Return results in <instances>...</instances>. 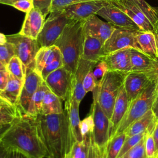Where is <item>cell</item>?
<instances>
[{
    "label": "cell",
    "instance_id": "cell-1",
    "mask_svg": "<svg viewBox=\"0 0 158 158\" xmlns=\"http://www.w3.org/2000/svg\"><path fill=\"white\" fill-rule=\"evenodd\" d=\"M0 146L28 158H49L37 117L18 116L0 138Z\"/></svg>",
    "mask_w": 158,
    "mask_h": 158
},
{
    "label": "cell",
    "instance_id": "cell-2",
    "mask_svg": "<svg viewBox=\"0 0 158 158\" xmlns=\"http://www.w3.org/2000/svg\"><path fill=\"white\" fill-rule=\"evenodd\" d=\"M49 158H64L75 142L67 112L37 116Z\"/></svg>",
    "mask_w": 158,
    "mask_h": 158
},
{
    "label": "cell",
    "instance_id": "cell-3",
    "mask_svg": "<svg viewBox=\"0 0 158 158\" xmlns=\"http://www.w3.org/2000/svg\"><path fill=\"white\" fill-rule=\"evenodd\" d=\"M83 23L84 20H71L54 44L61 52L63 66L73 74L81 56L85 38Z\"/></svg>",
    "mask_w": 158,
    "mask_h": 158
},
{
    "label": "cell",
    "instance_id": "cell-4",
    "mask_svg": "<svg viewBox=\"0 0 158 158\" xmlns=\"http://www.w3.org/2000/svg\"><path fill=\"white\" fill-rule=\"evenodd\" d=\"M110 2L128 15L142 31H153L158 20V7L145 0H110Z\"/></svg>",
    "mask_w": 158,
    "mask_h": 158
},
{
    "label": "cell",
    "instance_id": "cell-5",
    "mask_svg": "<svg viewBox=\"0 0 158 158\" xmlns=\"http://www.w3.org/2000/svg\"><path fill=\"white\" fill-rule=\"evenodd\" d=\"M126 75L109 70L101 82L96 87L99 104L109 120L111 118L117 97L123 84Z\"/></svg>",
    "mask_w": 158,
    "mask_h": 158
},
{
    "label": "cell",
    "instance_id": "cell-6",
    "mask_svg": "<svg viewBox=\"0 0 158 158\" xmlns=\"http://www.w3.org/2000/svg\"><path fill=\"white\" fill-rule=\"evenodd\" d=\"M155 96L156 81L154 80L136 98L129 104L127 111L114 135L123 133L132 123L151 109Z\"/></svg>",
    "mask_w": 158,
    "mask_h": 158
},
{
    "label": "cell",
    "instance_id": "cell-7",
    "mask_svg": "<svg viewBox=\"0 0 158 158\" xmlns=\"http://www.w3.org/2000/svg\"><path fill=\"white\" fill-rule=\"evenodd\" d=\"M49 14L36 39L40 48L54 45L66 25L71 20L61 11L51 12Z\"/></svg>",
    "mask_w": 158,
    "mask_h": 158
},
{
    "label": "cell",
    "instance_id": "cell-8",
    "mask_svg": "<svg viewBox=\"0 0 158 158\" xmlns=\"http://www.w3.org/2000/svg\"><path fill=\"white\" fill-rule=\"evenodd\" d=\"M6 36V41L13 45L15 55L22 61L27 71L34 70L35 57L40 49L37 40L23 36L19 33Z\"/></svg>",
    "mask_w": 158,
    "mask_h": 158
},
{
    "label": "cell",
    "instance_id": "cell-9",
    "mask_svg": "<svg viewBox=\"0 0 158 158\" xmlns=\"http://www.w3.org/2000/svg\"><path fill=\"white\" fill-rule=\"evenodd\" d=\"M129 48L142 51L136 38V31L115 28L102 46L101 57L118 50Z\"/></svg>",
    "mask_w": 158,
    "mask_h": 158
},
{
    "label": "cell",
    "instance_id": "cell-10",
    "mask_svg": "<svg viewBox=\"0 0 158 158\" xmlns=\"http://www.w3.org/2000/svg\"><path fill=\"white\" fill-rule=\"evenodd\" d=\"M90 112L94 120L93 138L95 143L99 147L107 144L110 136L109 119L100 106L97 96L96 88L93 91V103Z\"/></svg>",
    "mask_w": 158,
    "mask_h": 158
},
{
    "label": "cell",
    "instance_id": "cell-11",
    "mask_svg": "<svg viewBox=\"0 0 158 158\" xmlns=\"http://www.w3.org/2000/svg\"><path fill=\"white\" fill-rule=\"evenodd\" d=\"M73 74L64 66L51 73L44 80L49 89L65 101L73 93Z\"/></svg>",
    "mask_w": 158,
    "mask_h": 158
},
{
    "label": "cell",
    "instance_id": "cell-12",
    "mask_svg": "<svg viewBox=\"0 0 158 158\" xmlns=\"http://www.w3.org/2000/svg\"><path fill=\"white\" fill-rule=\"evenodd\" d=\"M43 79L34 70L27 71L25 81L15 110L19 116L27 115L32 97Z\"/></svg>",
    "mask_w": 158,
    "mask_h": 158
},
{
    "label": "cell",
    "instance_id": "cell-13",
    "mask_svg": "<svg viewBox=\"0 0 158 158\" xmlns=\"http://www.w3.org/2000/svg\"><path fill=\"white\" fill-rule=\"evenodd\" d=\"M116 28L131 31H142L139 27L124 12L114 6L110 2L102 7L97 13Z\"/></svg>",
    "mask_w": 158,
    "mask_h": 158
},
{
    "label": "cell",
    "instance_id": "cell-14",
    "mask_svg": "<svg viewBox=\"0 0 158 158\" xmlns=\"http://www.w3.org/2000/svg\"><path fill=\"white\" fill-rule=\"evenodd\" d=\"M109 3V0H94L79 2L64 8L61 12L70 20H83Z\"/></svg>",
    "mask_w": 158,
    "mask_h": 158
},
{
    "label": "cell",
    "instance_id": "cell-15",
    "mask_svg": "<svg viewBox=\"0 0 158 158\" xmlns=\"http://www.w3.org/2000/svg\"><path fill=\"white\" fill-rule=\"evenodd\" d=\"M153 73L131 72L124 78L123 87L126 91L128 105L136 98L154 80Z\"/></svg>",
    "mask_w": 158,
    "mask_h": 158
},
{
    "label": "cell",
    "instance_id": "cell-16",
    "mask_svg": "<svg viewBox=\"0 0 158 158\" xmlns=\"http://www.w3.org/2000/svg\"><path fill=\"white\" fill-rule=\"evenodd\" d=\"M115 28L110 23L101 20L96 14L84 20L85 35L99 39L103 44L111 35Z\"/></svg>",
    "mask_w": 158,
    "mask_h": 158
},
{
    "label": "cell",
    "instance_id": "cell-17",
    "mask_svg": "<svg viewBox=\"0 0 158 158\" xmlns=\"http://www.w3.org/2000/svg\"><path fill=\"white\" fill-rule=\"evenodd\" d=\"M130 49V48L118 50L103 56L100 60L107 64L109 71L127 74L131 72Z\"/></svg>",
    "mask_w": 158,
    "mask_h": 158
},
{
    "label": "cell",
    "instance_id": "cell-18",
    "mask_svg": "<svg viewBox=\"0 0 158 158\" xmlns=\"http://www.w3.org/2000/svg\"><path fill=\"white\" fill-rule=\"evenodd\" d=\"M45 19L38 9L33 7L26 13L19 33L28 38L36 40L43 28Z\"/></svg>",
    "mask_w": 158,
    "mask_h": 158
},
{
    "label": "cell",
    "instance_id": "cell-19",
    "mask_svg": "<svg viewBox=\"0 0 158 158\" xmlns=\"http://www.w3.org/2000/svg\"><path fill=\"white\" fill-rule=\"evenodd\" d=\"M128 107V100L123 84L117 97L114 106L112 116L109 120V139L115 135L119 125L120 124L124 115L127 111Z\"/></svg>",
    "mask_w": 158,
    "mask_h": 158
},
{
    "label": "cell",
    "instance_id": "cell-20",
    "mask_svg": "<svg viewBox=\"0 0 158 158\" xmlns=\"http://www.w3.org/2000/svg\"><path fill=\"white\" fill-rule=\"evenodd\" d=\"M97 62L80 58L77 70L73 74V97L79 103L86 94L83 87V81L87 73L92 70Z\"/></svg>",
    "mask_w": 158,
    "mask_h": 158
},
{
    "label": "cell",
    "instance_id": "cell-21",
    "mask_svg": "<svg viewBox=\"0 0 158 158\" xmlns=\"http://www.w3.org/2000/svg\"><path fill=\"white\" fill-rule=\"evenodd\" d=\"M80 104L73 97V93L70 94L64 101V110L67 112L70 128L75 141H81L83 137L80 129V116L79 106Z\"/></svg>",
    "mask_w": 158,
    "mask_h": 158
},
{
    "label": "cell",
    "instance_id": "cell-22",
    "mask_svg": "<svg viewBox=\"0 0 158 158\" xmlns=\"http://www.w3.org/2000/svg\"><path fill=\"white\" fill-rule=\"evenodd\" d=\"M130 56L131 72L146 73H154L157 59H153L142 51L132 48H130Z\"/></svg>",
    "mask_w": 158,
    "mask_h": 158
},
{
    "label": "cell",
    "instance_id": "cell-23",
    "mask_svg": "<svg viewBox=\"0 0 158 158\" xmlns=\"http://www.w3.org/2000/svg\"><path fill=\"white\" fill-rule=\"evenodd\" d=\"M24 81L17 79L9 75V78L5 88L0 93V99L7 105L15 109Z\"/></svg>",
    "mask_w": 158,
    "mask_h": 158
},
{
    "label": "cell",
    "instance_id": "cell-24",
    "mask_svg": "<svg viewBox=\"0 0 158 158\" xmlns=\"http://www.w3.org/2000/svg\"><path fill=\"white\" fill-rule=\"evenodd\" d=\"M60 57H62L61 52L56 45L40 48L35 57L34 70L40 75L42 70L46 66Z\"/></svg>",
    "mask_w": 158,
    "mask_h": 158
},
{
    "label": "cell",
    "instance_id": "cell-25",
    "mask_svg": "<svg viewBox=\"0 0 158 158\" xmlns=\"http://www.w3.org/2000/svg\"><path fill=\"white\" fill-rule=\"evenodd\" d=\"M157 121L152 109H150L143 117L132 123L124 132L127 137H129L145 132L148 129L154 130Z\"/></svg>",
    "mask_w": 158,
    "mask_h": 158
},
{
    "label": "cell",
    "instance_id": "cell-26",
    "mask_svg": "<svg viewBox=\"0 0 158 158\" xmlns=\"http://www.w3.org/2000/svg\"><path fill=\"white\" fill-rule=\"evenodd\" d=\"M103 43L98 38L85 35L81 57L87 60L98 62L101 58Z\"/></svg>",
    "mask_w": 158,
    "mask_h": 158
},
{
    "label": "cell",
    "instance_id": "cell-27",
    "mask_svg": "<svg viewBox=\"0 0 158 158\" xmlns=\"http://www.w3.org/2000/svg\"><path fill=\"white\" fill-rule=\"evenodd\" d=\"M136 38L142 51L153 59H157V45L152 32L146 31H136Z\"/></svg>",
    "mask_w": 158,
    "mask_h": 158
},
{
    "label": "cell",
    "instance_id": "cell-28",
    "mask_svg": "<svg viewBox=\"0 0 158 158\" xmlns=\"http://www.w3.org/2000/svg\"><path fill=\"white\" fill-rule=\"evenodd\" d=\"M64 109L62 99L49 89L46 92L42 104L41 114L44 115L61 114Z\"/></svg>",
    "mask_w": 158,
    "mask_h": 158
},
{
    "label": "cell",
    "instance_id": "cell-29",
    "mask_svg": "<svg viewBox=\"0 0 158 158\" xmlns=\"http://www.w3.org/2000/svg\"><path fill=\"white\" fill-rule=\"evenodd\" d=\"M48 89L49 88L44 81L42 80L32 97L27 115L36 117L41 114L43 102Z\"/></svg>",
    "mask_w": 158,
    "mask_h": 158
},
{
    "label": "cell",
    "instance_id": "cell-30",
    "mask_svg": "<svg viewBox=\"0 0 158 158\" xmlns=\"http://www.w3.org/2000/svg\"><path fill=\"white\" fill-rule=\"evenodd\" d=\"M85 135L81 141H75L70 151V158H88L89 155L91 135Z\"/></svg>",
    "mask_w": 158,
    "mask_h": 158
},
{
    "label": "cell",
    "instance_id": "cell-31",
    "mask_svg": "<svg viewBox=\"0 0 158 158\" xmlns=\"http://www.w3.org/2000/svg\"><path fill=\"white\" fill-rule=\"evenodd\" d=\"M6 67V70L10 75L19 80H25L27 70L17 56H14Z\"/></svg>",
    "mask_w": 158,
    "mask_h": 158
},
{
    "label": "cell",
    "instance_id": "cell-32",
    "mask_svg": "<svg viewBox=\"0 0 158 158\" xmlns=\"http://www.w3.org/2000/svg\"><path fill=\"white\" fill-rule=\"evenodd\" d=\"M127 138L125 132L111 137L107 143V158H117Z\"/></svg>",
    "mask_w": 158,
    "mask_h": 158
},
{
    "label": "cell",
    "instance_id": "cell-33",
    "mask_svg": "<svg viewBox=\"0 0 158 158\" xmlns=\"http://www.w3.org/2000/svg\"><path fill=\"white\" fill-rule=\"evenodd\" d=\"M146 133V131L131 136L127 137L117 158H120L125 152H127L130 149L133 148L137 143H138L144 137Z\"/></svg>",
    "mask_w": 158,
    "mask_h": 158
},
{
    "label": "cell",
    "instance_id": "cell-34",
    "mask_svg": "<svg viewBox=\"0 0 158 158\" xmlns=\"http://www.w3.org/2000/svg\"><path fill=\"white\" fill-rule=\"evenodd\" d=\"M144 142V137L133 148L125 152L120 158H146Z\"/></svg>",
    "mask_w": 158,
    "mask_h": 158
},
{
    "label": "cell",
    "instance_id": "cell-35",
    "mask_svg": "<svg viewBox=\"0 0 158 158\" xmlns=\"http://www.w3.org/2000/svg\"><path fill=\"white\" fill-rule=\"evenodd\" d=\"M18 116L14 108L8 106L4 107L0 109V125L11 124Z\"/></svg>",
    "mask_w": 158,
    "mask_h": 158
},
{
    "label": "cell",
    "instance_id": "cell-36",
    "mask_svg": "<svg viewBox=\"0 0 158 158\" xmlns=\"http://www.w3.org/2000/svg\"><path fill=\"white\" fill-rule=\"evenodd\" d=\"M15 56L14 48L9 43H0V62L6 66L11 58Z\"/></svg>",
    "mask_w": 158,
    "mask_h": 158
},
{
    "label": "cell",
    "instance_id": "cell-37",
    "mask_svg": "<svg viewBox=\"0 0 158 158\" xmlns=\"http://www.w3.org/2000/svg\"><path fill=\"white\" fill-rule=\"evenodd\" d=\"M152 133L153 131L147 130L144 136V146L146 158H157Z\"/></svg>",
    "mask_w": 158,
    "mask_h": 158
},
{
    "label": "cell",
    "instance_id": "cell-38",
    "mask_svg": "<svg viewBox=\"0 0 158 158\" xmlns=\"http://www.w3.org/2000/svg\"><path fill=\"white\" fill-rule=\"evenodd\" d=\"M107 144L99 147L96 145L93 138V133L91 135V144L88 158H107Z\"/></svg>",
    "mask_w": 158,
    "mask_h": 158
},
{
    "label": "cell",
    "instance_id": "cell-39",
    "mask_svg": "<svg viewBox=\"0 0 158 158\" xmlns=\"http://www.w3.org/2000/svg\"><path fill=\"white\" fill-rule=\"evenodd\" d=\"M108 71L107 64L104 60H100L96 64L92 72L97 85L101 82L104 75Z\"/></svg>",
    "mask_w": 158,
    "mask_h": 158
},
{
    "label": "cell",
    "instance_id": "cell-40",
    "mask_svg": "<svg viewBox=\"0 0 158 158\" xmlns=\"http://www.w3.org/2000/svg\"><path fill=\"white\" fill-rule=\"evenodd\" d=\"M94 127V124L93 117L92 114L89 112L88 116L81 120L80 123V129L82 137L93 133Z\"/></svg>",
    "mask_w": 158,
    "mask_h": 158
},
{
    "label": "cell",
    "instance_id": "cell-41",
    "mask_svg": "<svg viewBox=\"0 0 158 158\" xmlns=\"http://www.w3.org/2000/svg\"><path fill=\"white\" fill-rule=\"evenodd\" d=\"M88 1L94 0H52L50 12L61 11L64 8L69 6Z\"/></svg>",
    "mask_w": 158,
    "mask_h": 158
},
{
    "label": "cell",
    "instance_id": "cell-42",
    "mask_svg": "<svg viewBox=\"0 0 158 158\" xmlns=\"http://www.w3.org/2000/svg\"><path fill=\"white\" fill-rule=\"evenodd\" d=\"M63 66L62 57H60L56 60H54L52 63L46 66L41 71L40 73V77L44 80L51 73L57 70V69Z\"/></svg>",
    "mask_w": 158,
    "mask_h": 158
},
{
    "label": "cell",
    "instance_id": "cell-43",
    "mask_svg": "<svg viewBox=\"0 0 158 158\" xmlns=\"http://www.w3.org/2000/svg\"><path fill=\"white\" fill-rule=\"evenodd\" d=\"M33 7L38 9L43 16L46 18V15L50 13L52 0H32Z\"/></svg>",
    "mask_w": 158,
    "mask_h": 158
},
{
    "label": "cell",
    "instance_id": "cell-44",
    "mask_svg": "<svg viewBox=\"0 0 158 158\" xmlns=\"http://www.w3.org/2000/svg\"><path fill=\"white\" fill-rule=\"evenodd\" d=\"M92 70L89 71L87 73V75L84 78V80L83 81V87L86 93L91 91L93 92V91L97 86Z\"/></svg>",
    "mask_w": 158,
    "mask_h": 158
},
{
    "label": "cell",
    "instance_id": "cell-45",
    "mask_svg": "<svg viewBox=\"0 0 158 158\" xmlns=\"http://www.w3.org/2000/svg\"><path fill=\"white\" fill-rule=\"evenodd\" d=\"M12 6L17 10L27 13L33 7V4L32 0H18Z\"/></svg>",
    "mask_w": 158,
    "mask_h": 158
},
{
    "label": "cell",
    "instance_id": "cell-46",
    "mask_svg": "<svg viewBox=\"0 0 158 158\" xmlns=\"http://www.w3.org/2000/svg\"><path fill=\"white\" fill-rule=\"evenodd\" d=\"M9 78V73L6 70H0V93L4 89Z\"/></svg>",
    "mask_w": 158,
    "mask_h": 158
},
{
    "label": "cell",
    "instance_id": "cell-47",
    "mask_svg": "<svg viewBox=\"0 0 158 158\" xmlns=\"http://www.w3.org/2000/svg\"><path fill=\"white\" fill-rule=\"evenodd\" d=\"M152 135H153V138H154V140L155 145H156V156H157V157L158 158V120L157 121L156 125L153 130Z\"/></svg>",
    "mask_w": 158,
    "mask_h": 158
},
{
    "label": "cell",
    "instance_id": "cell-48",
    "mask_svg": "<svg viewBox=\"0 0 158 158\" xmlns=\"http://www.w3.org/2000/svg\"><path fill=\"white\" fill-rule=\"evenodd\" d=\"M152 110L155 115L156 118L158 120V93L156 94L155 99L152 106Z\"/></svg>",
    "mask_w": 158,
    "mask_h": 158
},
{
    "label": "cell",
    "instance_id": "cell-49",
    "mask_svg": "<svg viewBox=\"0 0 158 158\" xmlns=\"http://www.w3.org/2000/svg\"><path fill=\"white\" fill-rule=\"evenodd\" d=\"M154 79L156 81V94L158 93V59L156 60V66L153 73Z\"/></svg>",
    "mask_w": 158,
    "mask_h": 158
},
{
    "label": "cell",
    "instance_id": "cell-50",
    "mask_svg": "<svg viewBox=\"0 0 158 158\" xmlns=\"http://www.w3.org/2000/svg\"><path fill=\"white\" fill-rule=\"evenodd\" d=\"M10 151L0 146V158H9Z\"/></svg>",
    "mask_w": 158,
    "mask_h": 158
},
{
    "label": "cell",
    "instance_id": "cell-51",
    "mask_svg": "<svg viewBox=\"0 0 158 158\" xmlns=\"http://www.w3.org/2000/svg\"><path fill=\"white\" fill-rule=\"evenodd\" d=\"M152 33L155 36V39H156V41L157 52V57H158V20L156 22V23H155V25L154 26V30H153Z\"/></svg>",
    "mask_w": 158,
    "mask_h": 158
},
{
    "label": "cell",
    "instance_id": "cell-52",
    "mask_svg": "<svg viewBox=\"0 0 158 158\" xmlns=\"http://www.w3.org/2000/svg\"><path fill=\"white\" fill-rule=\"evenodd\" d=\"M9 158H28V157L19 152L10 151Z\"/></svg>",
    "mask_w": 158,
    "mask_h": 158
},
{
    "label": "cell",
    "instance_id": "cell-53",
    "mask_svg": "<svg viewBox=\"0 0 158 158\" xmlns=\"http://www.w3.org/2000/svg\"><path fill=\"white\" fill-rule=\"evenodd\" d=\"M10 125H0V138L2 136V135L6 131V130L9 128L10 127ZM1 143V141H0Z\"/></svg>",
    "mask_w": 158,
    "mask_h": 158
},
{
    "label": "cell",
    "instance_id": "cell-54",
    "mask_svg": "<svg viewBox=\"0 0 158 158\" xmlns=\"http://www.w3.org/2000/svg\"><path fill=\"white\" fill-rule=\"evenodd\" d=\"M17 1L18 0H0V4H3L12 6L13 4Z\"/></svg>",
    "mask_w": 158,
    "mask_h": 158
},
{
    "label": "cell",
    "instance_id": "cell-55",
    "mask_svg": "<svg viewBox=\"0 0 158 158\" xmlns=\"http://www.w3.org/2000/svg\"><path fill=\"white\" fill-rule=\"evenodd\" d=\"M6 42V36L4 34L0 33V43H4Z\"/></svg>",
    "mask_w": 158,
    "mask_h": 158
},
{
    "label": "cell",
    "instance_id": "cell-56",
    "mask_svg": "<svg viewBox=\"0 0 158 158\" xmlns=\"http://www.w3.org/2000/svg\"><path fill=\"white\" fill-rule=\"evenodd\" d=\"M7 106H8V105H7L5 102H4L0 99V109H1L2 108H3L4 107Z\"/></svg>",
    "mask_w": 158,
    "mask_h": 158
},
{
    "label": "cell",
    "instance_id": "cell-57",
    "mask_svg": "<svg viewBox=\"0 0 158 158\" xmlns=\"http://www.w3.org/2000/svg\"><path fill=\"white\" fill-rule=\"evenodd\" d=\"M6 70V67L5 65H4L2 62H0V70Z\"/></svg>",
    "mask_w": 158,
    "mask_h": 158
},
{
    "label": "cell",
    "instance_id": "cell-58",
    "mask_svg": "<svg viewBox=\"0 0 158 158\" xmlns=\"http://www.w3.org/2000/svg\"><path fill=\"white\" fill-rule=\"evenodd\" d=\"M64 158H70V152L67 154Z\"/></svg>",
    "mask_w": 158,
    "mask_h": 158
}]
</instances>
